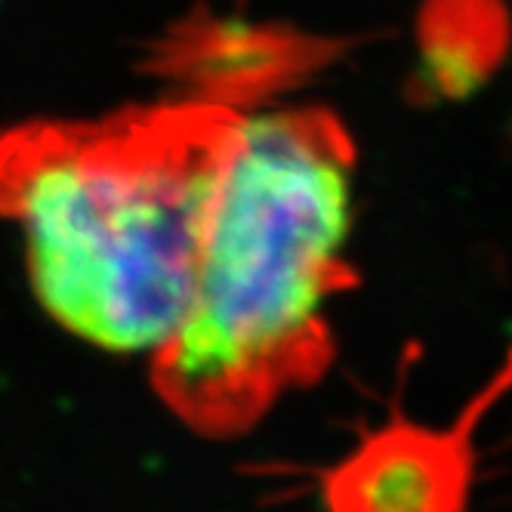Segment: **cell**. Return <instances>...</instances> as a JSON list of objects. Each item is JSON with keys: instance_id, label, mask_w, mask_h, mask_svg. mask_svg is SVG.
Segmentation results:
<instances>
[{"instance_id": "cell-1", "label": "cell", "mask_w": 512, "mask_h": 512, "mask_svg": "<svg viewBox=\"0 0 512 512\" xmlns=\"http://www.w3.org/2000/svg\"><path fill=\"white\" fill-rule=\"evenodd\" d=\"M355 152L321 108H238L204 216L189 309L152 352V386L204 438L250 432L334 364Z\"/></svg>"}, {"instance_id": "cell-2", "label": "cell", "mask_w": 512, "mask_h": 512, "mask_svg": "<svg viewBox=\"0 0 512 512\" xmlns=\"http://www.w3.org/2000/svg\"><path fill=\"white\" fill-rule=\"evenodd\" d=\"M235 112L182 102L0 145V210L59 324L108 352H155L176 331Z\"/></svg>"}, {"instance_id": "cell-3", "label": "cell", "mask_w": 512, "mask_h": 512, "mask_svg": "<svg viewBox=\"0 0 512 512\" xmlns=\"http://www.w3.org/2000/svg\"><path fill=\"white\" fill-rule=\"evenodd\" d=\"M469 429L438 432L389 423L371 432L324 479L331 512H463Z\"/></svg>"}]
</instances>
